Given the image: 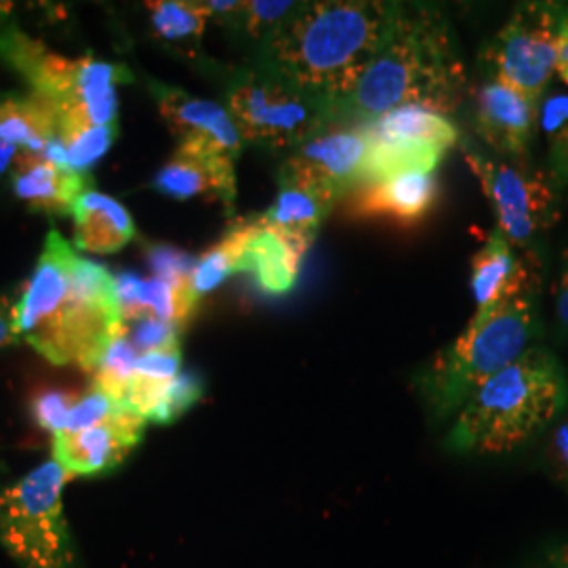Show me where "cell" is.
I'll return each mask as SVG.
<instances>
[{"label": "cell", "instance_id": "obj_1", "mask_svg": "<svg viewBox=\"0 0 568 568\" xmlns=\"http://www.w3.org/2000/svg\"><path fill=\"white\" fill-rule=\"evenodd\" d=\"M16 331L53 365L93 373L124 333L116 276L49 232L32 278L16 304Z\"/></svg>", "mask_w": 568, "mask_h": 568}, {"label": "cell", "instance_id": "obj_2", "mask_svg": "<svg viewBox=\"0 0 568 568\" xmlns=\"http://www.w3.org/2000/svg\"><path fill=\"white\" fill-rule=\"evenodd\" d=\"M394 2L316 0L295 11L262 41L265 72L310 95L342 105L356 91L386 41Z\"/></svg>", "mask_w": 568, "mask_h": 568}, {"label": "cell", "instance_id": "obj_3", "mask_svg": "<svg viewBox=\"0 0 568 568\" xmlns=\"http://www.w3.org/2000/svg\"><path fill=\"white\" fill-rule=\"evenodd\" d=\"M466 93V68L445 11L427 2H394L384 47L342 105V121L363 124L400 105L448 116Z\"/></svg>", "mask_w": 568, "mask_h": 568}, {"label": "cell", "instance_id": "obj_4", "mask_svg": "<svg viewBox=\"0 0 568 568\" xmlns=\"http://www.w3.org/2000/svg\"><path fill=\"white\" fill-rule=\"evenodd\" d=\"M565 405L562 366L535 344L469 396L450 427L448 445L459 453L504 455L551 426Z\"/></svg>", "mask_w": 568, "mask_h": 568}, {"label": "cell", "instance_id": "obj_5", "mask_svg": "<svg viewBox=\"0 0 568 568\" xmlns=\"http://www.w3.org/2000/svg\"><path fill=\"white\" fill-rule=\"evenodd\" d=\"M0 58L51 108L60 138L89 126L119 124V87L133 81L126 65L65 58L16 23L0 26Z\"/></svg>", "mask_w": 568, "mask_h": 568}, {"label": "cell", "instance_id": "obj_6", "mask_svg": "<svg viewBox=\"0 0 568 568\" xmlns=\"http://www.w3.org/2000/svg\"><path fill=\"white\" fill-rule=\"evenodd\" d=\"M537 295H525L490 312H474L466 331L440 349L417 384L429 410L447 419L490 377L516 363L539 333Z\"/></svg>", "mask_w": 568, "mask_h": 568}, {"label": "cell", "instance_id": "obj_7", "mask_svg": "<svg viewBox=\"0 0 568 568\" xmlns=\"http://www.w3.org/2000/svg\"><path fill=\"white\" fill-rule=\"evenodd\" d=\"M72 478L51 459L0 493V544L21 568H74L61 504Z\"/></svg>", "mask_w": 568, "mask_h": 568}, {"label": "cell", "instance_id": "obj_8", "mask_svg": "<svg viewBox=\"0 0 568 568\" xmlns=\"http://www.w3.org/2000/svg\"><path fill=\"white\" fill-rule=\"evenodd\" d=\"M227 112L244 143L274 152H295L342 121L337 103L310 95L262 68L244 72L230 87Z\"/></svg>", "mask_w": 568, "mask_h": 568}, {"label": "cell", "instance_id": "obj_9", "mask_svg": "<svg viewBox=\"0 0 568 568\" xmlns=\"http://www.w3.org/2000/svg\"><path fill=\"white\" fill-rule=\"evenodd\" d=\"M459 148L487 196L501 236L511 246L530 251L556 224L560 211V190L551 182L548 169L487 156L467 142L459 143Z\"/></svg>", "mask_w": 568, "mask_h": 568}, {"label": "cell", "instance_id": "obj_10", "mask_svg": "<svg viewBox=\"0 0 568 568\" xmlns=\"http://www.w3.org/2000/svg\"><path fill=\"white\" fill-rule=\"evenodd\" d=\"M562 11L565 4L558 2H520L483 49L480 63L488 79L541 102L556 79Z\"/></svg>", "mask_w": 568, "mask_h": 568}, {"label": "cell", "instance_id": "obj_11", "mask_svg": "<svg viewBox=\"0 0 568 568\" xmlns=\"http://www.w3.org/2000/svg\"><path fill=\"white\" fill-rule=\"evenodd\" d=\"M366 135L361 124L326 126L300 145L278 169V182L300 183L345 196L361 183Z\"/></svg>", "mask_w": 568, "mask_h": 568}, {"label": "cell", "instance_id": "obj_12", "mask_svg": "<svg viewBox=\"0 0 568 568\" xmlns=\"http://www.w3.org/2000/svg\"><path fill=\"white\" fill-rule=\"evenodd\" d=\"M539 103L506 82L487 77L471 95L474 131L499 159L528 163L539 131Z\"/></svg>", "mask_w": 568, "mask_h": 568}, {"label": "cell", "instance_id": "obj_13", "mask_svg": "<svg viewBox=\"0 0 568 568\" xmlns=\"http://www.w3.org/2000/svg\"><path fill=\"white\" fill-rule=\"evenodd\" d=\"M150 93L180 148L217 154L234 163L239 161L244 142L227 108L163 82H150Z\"/></svg>", "mask_w": 568, "mask_h": 568}, {"label": "cell", "instance_id": "obj_14", "mask_svg": "<svg viewBox=\"0 0 568 568\" xmlns=\"http://www.w3.org/2000/svg\"><path fill=\"white\" fill-rule=\"evenodd\" d=\"M469 288L476 312H490L539 291V265L532 251H520L495 227L487 244L471 257Z\"/></svg>", "mask_w": 568, "mask_h": 568}, {"label": "cell", "instance_id": "obj_15", "mask_svg": "<svg viewBox=\"0 0 568 568\" xmlns=\"http://www.w3.org/2000/svg\"><path fill=\"white\" fill-rule=\"evenodd\" d=\"M145 419L124 408L114 419L77 434L53 436V459L72 476H95L121 466L140 445Z\"/></svg>", "mask_w": 568, "mask_h": 568}, {"label": "cell", "instance_id": "obj_16", "mask_svg": "<svg viewBox=\"0 0 568 568\" xmlns=\"http://www.w3.org/2000/svg\"><path fill=\"white\" fill-rule=\"evenodd\" d=\"M436 173H410L377 183H361L345 194L344 211L352 220H384L392 224H422L438 203Z\"/></svg>", "mask_w": 568, "mask_h": 568}, {"label": "cell", "instance_id": "obj_17", "mask_svg": "<svg viewBox=\"0 0 568 568\" xmlns=\"http://www.w3.org/2000/svg\"><path fill=\"white\" fill-rule=\"evenodd\" d=\"M152 187L175 201L213 199L224 204L225 213L232 215L236 201V163L190 148H180L156 173Z\"/></svg>", "mask_w": 568, "mask_h": 568}, {"label": "cell", "instance_id": "obj_18", "mask_svg": "<svg viewBox=\"0 0 568 568\" xmlns=\"http://www.w3.org/2000/svg\"><path fill=\"white\" fill-rule=\"evenodd\" d=\"M11 187L21 203L34 213L72 215L91 180L70 166L49 161L42 154L20 152L11 166Z\"/></svg>", "mask_w": 568, "mask_h": 568}, {"label": "cell", "instance_id": "obj_19", "mask_svg": "<svg viewBox=\"0 0 568 568\" xmlns=\"http://www.w3.org/2000/svg\"><path fill=\"white\" fill-rule=\"evenodd\" d=\"M339 194L300 183L278 182V196L265 211L262 222L310 251L328 213L339 203Z\"/></svg>", "mask_w": 568, "mask_h": 568}, {"label": "cell", "instance_id": "obj_20", "mask_svg": "<svg viewBox=\"0 0 568 568\" xmlns=\"http://www.w3.org/2000/svg\"><path fill=\"white\" fill-rule=\"evenodd\" d=\"M116 291L124 323L159 318L183 328L199 305L190 293V286H178L156 276L142 278L133 272H122L116 276Z\"/></svg>", "mask_w": 568, "mask_h": 568}, {"label": "cell", "instance_id": "obj_21", "mask_svg": "<svg viewBox=\"0 0 568 568\" xmlns=\"http://www.w3.org/2000/svg\"><path fill=\"white\" fill-rule=\"evenodd\" d=\"M305 253L304 246L267 227L260 217V230L244 253L243 272L253 276L265 295H284L297 283Z\"/></svg>", "mask_w": 568, "mask_h": 568}, {"label": "cell", "instance_id": "obj_22", "mask_svg": "<svg viewBox=\"0 0 568 568\" xmlns=\"http://www.w3.org/2000/svg\"><path fill=\"white\" fill-rule=\"evenodd\" d=\"M365 135L366 154L361 169V183L386 182L410 173H436L448 152L434 143L375 135L368 131H365Z\"/></svg>", "mask_w": 568, "mask_h": 568}, {"label": "cell", "instance_id": "obj_23", "mask_svg": "<svg viewBox=\"0 0 568 568\" xmlns=\"http://www.w3.org/2000/svg\"><path fill=\"white\" fill-rule=\"evenodd\" d=\"M74 244L89 251L110 255L121 251L135 236V224L119 201L102 192L89 190L74 206Z\"/></svg>", "mask_w": 568, "mask_h": 568}, {"label": "cell", "instance_id": "obj_24", "mask_svg": "<svg viewBox=\"0 0 568 568\" xmlns=\"http://www.w3.org/2000/svg\"><path fill=\"white\" fill-rule=\"evenodd\" d=\"M0 140L20 152L42 154L60 140L55 114L47 103L30 95H0Z\"/></svg>", "mask_w": 568, "mask_h": 568}, {"label": "cell", "instance_id": "obj_25", "mask_svg": "<svg viewBox=\"0 0 568 568\" xmlns=\"http://www.w3.org/2000/svg\"><path fill=\"white\" fill-rule=\"evenodd\" d=\"M260 230V217L241 220L232 225L220 243L213 244L209 251L196 260L194 272L190 278V293L199 304L204 295L215 291L232 274L243 272L244 253L255 232Z\"/></svg>", "mask_w": 568, "mask_h": 568}, {"label": "cell", "instance_id": "obj_26", "mask_svg": "<svg viewBox=\"0 0 568 568\" xmlns=\"http://www.w3.org/2000/svg\"><path fill=\"white\" fill-rule=\"evenodd\" d=\"M145 9L156 39L187 58H196L201 53L204 30L211 20L204 2L154 0L145 2Z\"/></svg>", "mask_w": 568, "mask_h": 568}, {"label": "cell", "instance_id": "obj_27", "mask_svg": "<svg viewBox=\"0 0 568 568\" xmlns=\"http://www.w3.org/2000/svg\"><path fill=\"white\" fill-rule=\"evenodd\" d=\"M363 129L375 135L406 138L417 142L434 143L445 150L459 145V129L445 114L422 105H400L386 114L363 122Z\"/></svg>", "mask_w": 568, "mask_h": 568}, {"label": "cell", "instance_id": "obj_28", "mask_svg": "<svg viewBox=\"0 0 568 568\" xmlns=\"http://www.w3.org/2000/svg\"><path fill=\"white\" fill-rule=\"evenodd\" d=\"M539 131L548 143V173L558 190L568 185V91L549 87L539 103Z\"/></svg>", "mask_w": 568, "mask_h": 568}, {"label": "cell", "instance_id": "obj_29", "mask_svg": "<svg viewBox=\"0 0 568 568\" xmlns=\"http://www.w3.org/2000/svg\"><path fill=\"white\" fill-rule=\"evenodd\" d=\"M140 354L131 345V342L124 337V333L119 335L108 349L103 352L102 361L95 366L93 375V387L108 394L112 400H116L122 406L126 392L133 379V368L138 363Z\"/></svg>", "mask_w": 568, "mask_h": 568}, {"label": "cell", "instance_id": "obj_30", "mask_svg": "<svg viewBox=\"0 0 568 568\" xmlns=\"http://www.w3.org/2000/svg\"><path fill=\"white\" fill-rule=\"evenodd\" d=\"M119 135V124H105V126H89L77 133L60 138L65 163L70 169L87 173L91 164L98 163L103 154L110 150Z\"/></svg>", "mask_w": 568, "mask_h": 568}, {"label": "cell", "instance_id": "obj_31", "mask_svg": "<svg viewBox=\"0 0 568 568\" xmlns=\"http://www.w3.org/2000/svg\"><path fill=\"white\" fill-rule=\"evenodd\" d=\"M203 396V382L199 375L183 371L169 386L164 387L163 394L159 396L156 405L150 410L148 422L152 424H171L178 417H182L187 408L196 405Z\"/></svg>", "mask_w": 568, "mask_h": 568}, {"label": "cell", "instance_id": "obj_32", "mask_svg": "<svg viewBox=\"0 0 568 568\" xmlns=\"http://www.w3.org/2000/svg\"><path fill=\"white\" fill-rule=\"evenodd\" d=\"M121 410H124V406L119 405L116 400H112L108 394H103L100 389L91 387L70 410V415L65 419V426H63L60 434H77L82 429L100 426V424L114 419Z\"/></svg>", "mask_w": 568, "mask_h": 568}, {"label": "cell", "instance_id": "obj_33", "mask_svg": "<svg viewBox=\"0 0 568 568\" xmlns=\"http://www.w3.org/2000/svg\"><path fill=\"white\" fill-rule=\"evenodd\" d=\"M180 326L164 323L159 318H138L124 323V337L138 349V354H152L161 349L180 347Z\"/></svg>", "mask_w": 568, "mask_h": 568}, {"label": "cell", "instance_id": "obj_34", "mask_svg": "<svg viewBox=\"0 0 568 568\" xmlns=\"http://www.w3.org/2000/svg\"><path fill=\"white\" fill-rule=\"evenodd\" d=\"M295 7L297 2H286V0H251V2H244L239 21L251 37L262 42L295 11Z\"/></svg>", "mask_w": 568, "mask_h": 568}, {"label": "cell", "instance_id": "obj_35", "mask_svg": "<svg viewBox=\"0 0 568 568\" xmlns=\"http://www.w3.org/2000/svg\"><path fill=\"white\" fill-rule=\"evenodd\" d=\"M77 403H79V398L70 389H58V387L42 389L32 398L34 422L42 429H47V432H51L55 436L65 426V419H68L70 410L74 408Z\"/></svg>", "mask_w": 568, "mask_h": 568}, {"label": "cell", "instance_id": "obj_36", "mask_svg": "<svg viewBox=\"0 0 568 568\" xmlns=\"http://www.w3.org/2000/svg\"><path fill=\"white\" fill-rule=\"evenodd\" d=\"M148 262L156 278H163L166 283L178 286H190V278L196 264V260H192L187 253L166 244H152L148 248Z\"/></svg>", "mask_w": 568, "mask_h": 568}, {"label": "cell", "instance_id": "obj_37", "mask_svg": "<svg viewBox=\"0 0 568 568\" xmlns=\"http://www.w3.org/2000/svg\"><path fill=\"white\" fill-rule=\"evenodd\" d=\"M549 457L560 478L568 483V419L554 427L549 438Z\"/></svg>", "mask_w": 568, "mask_h": 568}, {"label": "cell", "instance_id": "obj_38", "mask_svg": "<svg viewBox=\"0 0 568 568\" xmlns=\"http://www.w3.org/2000/svg\"><path fill=\"white\" fill-rule=\"evenodd\" d=\"M554 304H556V316H558L560 325L568 331V248L562 257V264H560L556 286H554Z\"/></svg>", "mask_w": 568, "mask_h": 568}, {"label": "cell", "instance_id": "obj_39", "mask_svg": "<svg viewBox=\"0 0 568 568\" xmlns=\"http://www.w3.org/2000/svg\"><path fill=\"white\" fill-rule=\"evenodd\" d=\"M16 344H21L16 331V305L9 304V300H0V349Z\"/></svg>", "mask_w": 568, "mask_h": 568}, {"label": "cell", "instance_id": "obj_40", "mask_svg": "<svg viewBox=\"0 0 568 568\" xmlns=\"http://www.w3.org/2000/svg\"><path fill=\"white\" fill-rule=\"evenodd\" d=\"M556 79L562 82L568 91V7H565L562 21H560L558 53H556Z\"/></svg>", "mask_w": 568, "mask_h": 568}, {"label": "cell", "instance_id": "obj_41", "mask_svg": "<svg viewBox=\"0 0 568 568\" xmlns=\"http://www.w3.org/2000/svg\"><path fill=\"white\" fill-rule=\"evenodd\" d=\"M18 154H20V150L16 145L0 140V175L13 166L16 163L13 159H18Z\"/></svg>", "mask_w": 568, "mask_h": 568}, {"label": "cell", "instance_id": "obj_42", "mask_svg": "<svg viewBox=\"0 0 568 568\" xmlns=\"http://www.w3.org/2000/svg\"><path fill=\"white\" fill-rule=\"evenodd\" d=\"M554 565H556V568H568V549H560L554 556Z\"/></svg>", "mask_w": 568, "mask_h": 568}]
</instances>
